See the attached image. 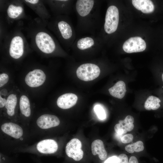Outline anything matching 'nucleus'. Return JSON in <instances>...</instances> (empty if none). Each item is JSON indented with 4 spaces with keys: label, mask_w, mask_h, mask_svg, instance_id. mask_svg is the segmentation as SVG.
<instances>
[{
    "label": "nucleus",
    "mask_w": 163,
    "mask_h": 163,
    "mask_svg": "<svg viewBox=\"0 0 163 163\" xmlns=\"http://www.w3.org/2000/svg\"><path fill=\"white\" fill-rule=\"evenodd\" d=\"M110 94L113 97L119 99L123 98L126 94V89L125 83L120 81L108 89Z\"/></svg>",
    "instance_id": "nucleus-18"
},
{
    "label": "nucleus",
    "mask_w": 163,
    "mask_h": 163,
    "mask_svg": "<svg viewBox=\"0 0 163 163\" xmlns=\"http://www.w3.org/2000/svg\"><path fill=\"white\" fill-rule=\"evenodd\" d=\"M2 131L5 133L16 139L21 138L23 134V130L20 126L14 123H6L1 126Z\"/></svg>",
    "instance_id": "nucleus-15"
},
{
    "label": "nucleus",
    "mask_w": 163,
    "mask_h": 163,
    "mask_svg": "<svg viewBox=\"0 0 163 163\" xmlns=\"http://www.w3.org/2000/svg\"><path fill=\"white\" fill-rule=\"evenodd\" d=\"M162 81L163 82V73L162 74Z\"/></svg>",
    "instance_id": "nucleus-33"
},
{
    "label": "nucleus",
    "mask_w": 163,
    "mask_h": 163,
    "mask_svg": "<svg viewBox=\"0 0 163 163\" xmlns=\"http://www.w3.org/2000/svg\"><path fill=\"white\" fill-rule=\"evenodd\" d=\"M134 121L133 116L128 115L124 120H120L119 123L115 125L114 130L118 134L120 135L131 131L134 128Z\"/></svg>",
    "instance_id": "nucleus-12"
},
{
    "label": "nucleus",
    "mask_w": 163,
    "mask_h": 163,
    "mask_svg": "<svg viewBox=\"0 0 163 163\" xmlns=\"http://www.w3.org/2000/svg\"><path fill=\"white\" fill-rule=\"evenodd\" d=\"M133 138V137L132 134H128L123 136L121 138V140L123 143H127L132 142Z\"/></svg>",
    "instance_id": "nucleus-25"
},
{
    "label": "nucleus",
    "mask_w": 163,
    "mask_h": 163,
    "mask_svg": "<svg viewBox=\"0 0 163 163\" xmlns=\"http://www.w3.org/2000/svg\"><path fill=\"white\" fill-rule=\"evenodd\" d=\"M58 148L57 142L52 139H46L39 142L37 148L40 152L43 154H52L56 151Z\"/></svg>",
    "instance_id": "nucleus-14"
},
{
    "label": "nucleus",
    "mask_w": 163,
    "mask_h": 163,
    "mask_svg": "<svg viewBox=\"0 0 163 163\" xmlns=\"http://www.w3.org/2000/svg\"><path fill=\"white\" fill-rule=\"evenodd\" d=\"M77 100L78 97L76 94L72 93H66L58 97L57 104L61 108L68 109L75 105Z\"/></svg>",
    "instance_id": "nucleus-13"
},
{
    "label": "nucleus",
    "mask_w": 163,
    "mask_h": 163,
    "mask_svg": "<svg viewBox=\"0 0 163 163\" xmlns=\"http://www.w3.org/2000/svg\"><path fill=\"white\" fill-rule=\"evenodd\" d=\"M129 163H139L136 158L134 156H131L129 159Z\"/></svg>",
    "instance_id": "nucleus-30"
},
{
    "label": "nucleus",
    "mask_w": 163,
    "mask_h": 163,
    "mask_svg": "<svg viewBox=\"0 0 163 163\" xmlns=\"http://www.w3.org/2000/svg\"><path fill=\"white\" fill-rule=\"evenodd\" d=\"M99 37L87 36L75 40L74 42L73 47L81 51L91 50L99 48Z\"/></svg>",
    "instance_id": "nucleus-5"
},
{
    "label": "nucleus",
    "mask_w": 163,
    "mask_h": 163,
    "mask_svg": "<svg viewBox=\"0 0 163 163\" xmlns=\"http://www.w3.org/2000/svg\"><path fill=\"white\" fill-rule=\"evenodd\" d=\"M23 8L20 6H16L13 4L10 5L7 10L8 16L11 18H17L22 12Z\"/></svg>",
    "instance_id": "nucleus-22"
},
{
    "label": "nucleus",
    "mask_w": 163,
    "mask_h": 163,
    "mask_svg": "<svg viewBox=\"0 0 163 163\" xmlns=\"http://www.w3.org/2000/svg\"><path fill=\"white\" fill-rule=\"evenodd\" d=\"M9 77L6 74L3 73L0 75V87H1L8 81Z\"/></svg>",
    "instance_id": "nucleus-26"
},
{
    "label": "nucleus",
    "mask_w": 163,
    "mask_h": 163,
    "mask_svg": "<svg viewBox=\"0 0 163 163\" xmlns=\"http://www.w3.org/2000/svg\"><path fill=\"white\" fill-rule=\"evenodd\" d=\"M57 27L63 39L70 41L72 44L75 38V31L71 24L66 21L61 20L57 23Z\"/></svg>",
    "instance_id": "nucleus-9"
},
{
    "label": "nucleus",
    "mask_w": 163,
    "mask_h": 163,
    "mask_svg": "<svg viewBox=\"0 0 163 163\" xmlns=\"http://www.w3.org/2000/svg\"><path fill=\"white\" fill-rule=\"evenodd\" d=\"M144 148L142 142L139 141L136 142L129 144L125 147V150L128 152L133 153L135 152H139L142 151Z\"/></svg>",
    "instance_id": "nucleus-23"
},
{
    "label": "nucleus",
    "mask_w": 163,
    "mask_h": 163,
    "mask_svg": "<svg viewBox=\"0 0 163 163\" xmlns=\"http://www.w3.org/2000/svg\"><path fill=\"white\" fill-rule=\"evenodd\" d=\"M146 48V44L142 38L139 37H131L123 43V49L128 53L141 52Z\"/></svg>",
    "instance_id": "nucleus-7"
},
{
    "label": "nucleus",
    "mask_w": 163,
    "mask_h": 163,
    "mask_svg": "<svg viewBox=\"0 0 163 163\" xmlns=\"http://www.w3.org/2000/svg\"><path fill=\"white\" fill-rule=\"evenodd\" d=\"M119 12L115 5L109 6L107 10L104 25L105 32L110 34L114 33L117 30L119 21Z\"/></svg>",
    "instance_id": "nucleus-2"
},
{
    "label": "nucleus",
    "mask_w": 163,
    "mask_h": 163,
    "mask_svg": "<svg viewBox=\"0 0 163 163\" xmlns=\"http://www.w3.org/2000/svg\"><path fill=\"white\" fill-rule=\"evenodd\" d=\"M21 111L26 117L30 115L31 110L30 103L28 98L25 95H22L20 97L19 102Z\"/></svg>",
    "instance_id": "nucleus-20"
},
{
    "label": "nucleus",
    "mask_w": 163,
    "mask_h": 163,
    "mask_svg": "<svg viewBox=\"0 0 163 163\" xmlns=\"http://www.w3.org/2000/svg\"><path fill=\"white\" fill-rule=\"evenodd\" d=\"M26 2L32 4H35L38 2V0H26Z\"/></svg>",
    "instance_id": "nucleus-31"
},
{
    "label": "nucleus",
    "mask_w": 163,
    "mask_h": 163,
    "mask_svg": "<svg viewBox=\"0 0 163 163\" xmlns=\"http://www.w3.org/2000/svg\"><path fill=\"white\" fill-rule=\"evenodd\" d=\"M76 73L80 79L84 81H89L98 77L100 73V69L95 64L86 63L81 65L78 67Z\"/></svg>",
    "instance_id": "nucleus-3"
},
{
    "label": "nucleus",
    "mask_w": 163,
    "mask_h": 163,
    "mask_svg": "<svg viewBox=\"0 0 163 163\" xmlns=\"http://www.w3.org/2000/svg\"><path fill=\"white\" fill-rule=\"evenodd\" d=\"M132 2L136 9L144 13H152L154 10V5L151 0H133Z\"/></svg>",
    "instance_id": "nucleus-16"
},
{
    "label": "nucleus",
    "mask_w": 163,
    "mask_h": 163,
    "mask_svg": "<svg viewBox=\"0 0 163 163\" xmlns=\"http://www.w3.org/2000/svg\"><path fill=\"white\" fill-rule=\"evenodd\" d=\"M8 93L6 89H2L0 91V94L6 96Z\"/></svg>",
    "instance_id": "nucleus-32"
},
{
    "label": "nucleus",
    "mask_w": 163,
    "mask_h": 163,
    "mask_svg": "<svg viewBox=\"0 0 163 163\" xmlns=\"http://www.w3.org/2000/svg\"><path fill=\"white\" fill-rule=\"evenodd\" d=\"M119 163H129L128 158L126 155L124 154H120L118 157Z\"/></svg>",
    "instance_id": "nucleus-27"
},
{
    "label": "nucleus",
    "mask_w": 163,
    "mask_h": 163,
    "mask_svg": "<svg viewBox=\"0 0 163 163\" xmlns=\"http://www.w3.org/2000/svg\"><path fill=\"white\" fill-rule=\"evenodd\" d=\"M24 51V44L23 39L19 36L12 38L10 43L9 53L12 58L18 59L23 55Z\"/></svg>",
    "instance_id": "nucleus-10"
},
{
    "label": "nucleus",
    "mask_w": 163,
    "mask_h": 163,
    "mask_svg": "<svg viewBox=\"0 0 163 163\" xmlns=\"http://www.w3.org/2000/svg\"><path fill=\"white\" fill-rule=\"evenodd\" d=\"M104 163H119L118 158L116 156H112L106 160Z\"/></svg>",
    "instance_id": "nucleus-28"
},
{
    "label": "nucleus",
    "mask_w": 163,
    "mask_h": 163,
    "mask_svg": "<svg viewBox=\"0 0 163 163\" xmlns=\"http://www.w3.org/2000/svg\"><path fill=\"white\" fill-rule=\"evenodd\" d=\"M6 100L5 98H3L0 96V107L2 108L5 106Z\"/></svg>",
    "instance_id": "nucleus-29"
},
{
    "label": "nucleus",
    "mask_w": 163,
    "mask_h": 163,
    "mask_svg": "<svg viewBox=\"0 0 163 163\" xmlns=\"http://www.w3.org/2000/svg\"><path fill=\"white\" fill-rule=\"evenodd\" d=\"M94 109L99 119L103 120L106 118V114L105 111L101 106L96 105L94 106Z\"/></svg>",
    "instance_id": "nucleus-24"
},
{
    "label": "nucleus",
    "mask_w": 163,
    "mask_h": 163,
    "mask_svg": "<svg viewBox=\"0 0 163 163\" xmlns=\"http://www.w3.org/2000/svg\"><path fill=\"white\" fill-rule=\"evenodd\" d=\"M35 43L38 48L42 52L50 54L54 51L56 45L52 38L47 33L40 32L35 36Z\"/></svg>",
    "instance_id": "nucleus-4"
},
{
    "label": "nucleus",
    "mask_w": 163,
    "mask_h": 163,
    "mask_svg": "<svg viewBox=\"0 0 163 163\" xmlns=\"http://www.w3.org/2000/svg\"><path fill=\"white\" fill-rule=\"evenodd\" d=\"M82 144L78 139L73 138L67 144L66 147V152L69 157L75 161L81 160L83 156L84 152L81 148Z\"/></svg>",
    "instance_id": "nucleus-6"
},
{
    "label": "nucleus",
    "mask_w": 163,
    "mask_h": 163,
    "mask_svg": "<svg viewBox=\"0 0 163 163\" xmlns=\"http://www.w3.org/2000/svg\"><path fill=\"white\" fill-rule=\"evenodd\" d=\"M59 123L60 120L57 117L48 114L41 116L37 121V126L43 129L56 127L59 125Z\"/></svg>",
    "instance_id": "nucleus-11"
},
{
    "label": "nucleus",
    "mask_w": 163,
    "mask_h": 163,
    "mask_svg": "<svg viewBox=\"0 0 163 163\" xmlns=\"http://www.w3.org/2000/svg\"><path fill=\"white\" fill-rule=\"evenodd\" d=\"M161 101L159 99L156 97L149 96L145 103L144 107L146 110H156L160 107L159 103Z\"/></svg>",
    "instance_id": "nucleus-21"
},
{
    "label": "nucleus",
    "mask_w": 163,
    "mask_h": 163,
    "mask_svg": "<svg viewBox=\"0 0 163 163\" xmlns=\"http://www.w3.org/2000/svg\"><path fill=\"white\" fill-rule=\"evenodd\" d=\"M17 103V97L16 95L12 94L8 97L5 105L8 115L12 116L14 114V110Z\"/></svg>",
    "instance_id": "nucleus-19"
},
{
    "label": "nucleus",
    "mask_w": 163,
    "mask_h": 163,
    "mask_svg": "<svg viewBox=\"0 0 163 163\" xmlns=\"http://www.w3.org/2000/svg\"><path fill=\"white\" fill-rule=\"evenodd\" d=\"M46 79L44 72L41 69H37L29 72L26 75L25 80L28 86L37 87L42 85Z\"/></svg>",
    "instance_id": "nucleus-8"
},
{
    "label": "nucleus",
    "mask_w": 163,
    "mask_h": 163,
    "mask_svg": "<svg viewBox=\"0 0 163 163\" xmlns=\"http://www.w3.org/2000/svg\"><path fill=\"white\" fill-rule=\"evenodd\" d=\"M91 149L93 155H98L100 160H104L106 158L107 153L101 140L96 139L93 142L91 145Z\"/></svg>",
    "instance_id": "nucleus-17"
},
{
    "label": "nucleus",
    "mask_w": 163,
    "mask_h": 163,
    "mask_svg": "<svg viewBox=\"0 0 163 163\" xmlns=\"http://www.w3.org/2000/svg\"><path fill=\"white\" fill-rule=\"evenodd\" d=\"M98 3V1L94 0L76 1L75 9L78 26L82 31L92 33L97 29L99 16Z\"/></svg>",
    "instance_id": "nucleus-1"
}]
</instances>
